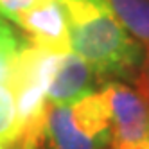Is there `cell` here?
Returning <instances> with one entry per match:
<instances>
[{
  "label": "cell",
  "mask_w": 149,
  "mask_h": 149,
  "mask_svg": "<svg viewBox=\"0 0 149 149\" xmlns=\"http://www.w3.org/2000/svg\"><path fill=\"white\" fill-rule=\"evenodd\" d=\"M68 25L70 49L99 77L136 79L142 49L97 0H58Z\"/></svg>",
  "instance_id": "1"
},
{
  "label": "cell",
  "mask_w": 149,
  "mask_h": 149,
  "mask_svg": "<svg viewBox=\"0 0 149 149\" xmlns=\"http://www.w3.org/2000/svg\"><path fill=\"white\" fill-rule=\"evenodd\" d=\"M111 144L108 104L93 92L72 104H47L36 149H104Z\"/></svg>",
  "instance_id": "2"
},
{
  "label": "cell",
  "mask_w": 149,
  "mask_h": 149,
  "mask_svg": "<svg viewBox=\"0 0 149 149\" xmlns=\"http://www.w3.org/2000/svg\"><path fill=\"white\" fill-rule=\"evenodd\" d=\"M101 93L110 111L111 146H130L149 138V102L140 92L111 81Z\"/></svg>",
  "instance_id": "3"
},
{
  "label": "cell",
  "mask_w": 149,
  "mask_h": 149,
  "mask_svg": "<svg viewBox=\"0 0 149 149\" xmlns=\"http://www.w3.org/2000/svg\"><path fill=\"white\" fill-rule=\"evenodd\" d=\"M15 24L25 33L31 45L54 54L72 52L67 18L58 0H41L27 13L20 15Z\"/></svg>",
  "instance_id": "4"
},
{
  "label": "cell",
  "mask_w": 149,
  "mask_h": 149,
  "mask_svg": "<svg viewBox=\"0 0 149 149\" xmlns=\"http://www.w3.org/2000/svg\"><path fill=\"white\" fill-rule=\"evenodd\" d=\"M97 74L81 56L68 52L63 54L56 74L47 90V102L72 104L95 92Z\"/></svg>",
  "instance_id": "5"
},
{
  "label": "cell",
  "mask_w": 149,
  "mask_h": 149,
  "mask_svg": "<svg viewBox=\"0 0 149 149\" xmlns=\"http://www.w3.org/2000/svg\"><path fill=\"white\" fill-rule=\"evenodd\" d=\"M135 40L149 43V0H97Z\"/></svg>",
  "instance_id": "6"
},
{
  "label": "cell",
  "mask_w": 149,
  "mask_h": 149,
  "mask_svg": "<svg viewBox=\"0 0 149 149\" xmlns=\"http://www.w3.org/2000/svg\"><path fill=\"white\" fill-rule=\"evenodd\" d=\"M18 140V115L16 101L9 84H0V147Z\"/></svg>",
  "instance_id": "7"
},
{
  "label": "cell",
  "mask_w": 149,
  "mask_h": 149,
  "mask_svg": "<svg viewBox=\"0 0 149 149\" xmlns=\"http://www.w3.org/2000/svg\"><path fill=\"white\" fill-rule=\"evenodd\" d=\"M24 45L25 43H22V40L9 27L6 18L0 16V84L7 83L13 61Z\"/></svg>",
  "instance_id": "8"
},
{
  "label": "cell",
  "mask_w": 149,
  "mask_h": 149,
  "mask_svg": "<svg viewBox=\"0 0 149 149\" xmlns=\"http://www.w3.org/2000/svg\"><path fill=\"white\" fill-rule=\"evenodd\" d=\"M40 2L41 0H0V16L16 22L20 15L27 13Z\"/></svg>",
  "instance_id": "9"
},
{
  "label": "cell",
  "mask_w": 149,
  "mask_h": 149,
  "mask_svg": "<svg viewBox=\"0 0 149 149\" xmlns=\"http://www.w3.org/2000/svg\"><path fill=\"white\" fill-rule=\"evenodd\" d=\"M136 84H138V92L144 95V99L149 102V43L146 49V54L142 58L140 63V70H138V76H136Z\"/></svg>",
  "instance_id": "10"
},
{
  "label": "cell",
  "mask_w": 149,
  "mask_h": 149,
  "mask_svg": "<svg viewBox=\"0 0 149 149\" xmlns=\"http://www.w3.org/2000/svg\"><path fill=\"white\" fill-rule=\"evenodd\" d=\"M115 147V146H113ZM115 149H149V138H146V140L138 142V144H130V146H119Z\"/></svg>",
  "instance_id": "11"
},
{
  "label": "cell",
  "mask_w": 149,
  "mask_h": 149,
  "mask_svg": "<svg viewBox=\"0 0 149 149\" xmlns=\"http://www.w3.org/2000/svg\"><path fill=\"white\" fill-rule=\"evenodd\" d=\"M104 149H115V147H113V146H111V147H104Z\"/></svg>",
  "instance_id": "12"
}]
</instances>
